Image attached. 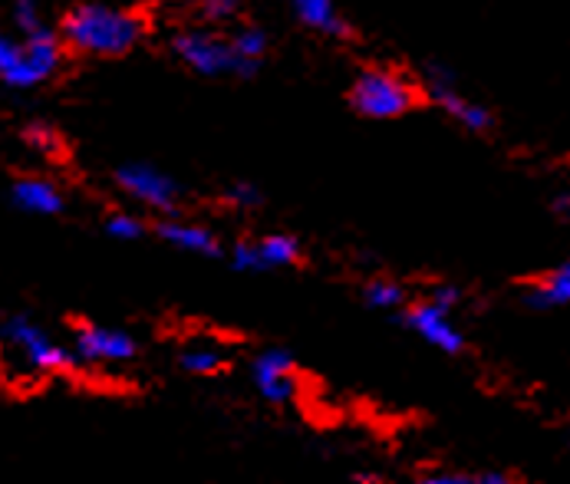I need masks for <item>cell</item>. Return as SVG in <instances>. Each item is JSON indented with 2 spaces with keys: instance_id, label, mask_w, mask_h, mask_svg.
<instances>
[{
  "instance_id": "cell-1",
  "label": "cell",
  "mask_w": 570,
  "mask_h": 484,
  "mask_svg": "<svg viewBox=\"0 0 570 484\" xmlns=\"http://www.w3.org/2000/svg\"><path fill=\"white\" fill-rule=\"evenodd\" d=\"M57 30L67 53L89 60H119L146 40L149 13L139 7L77 3L60 17Z\"/></svg>"
},
{
  "instance_id": "cell-2",
  "label": "cell",
  "mask_w": 570,
  "mask_h": 484,
  "mask_svg": "<svg viewBox=\"0 0 570 484\" xmlns=\"http://www.w3.org/2000/svg\"><path fill=\"white\" fill-rule=\"evenodd\" d=\"M67 60L60 30L50 27L37 37H17L0 23V82L7 89H37L50 82Z\"/></svg>"
},
{
  "instance_id": "cell-3",
  "label": "cell",
  "mask_w": 570,
  "mask_h": 484,
  "mask_svg": "<svg viewBox=\"0 0 570 484\" xmlns=\"http://www.w3.org/2000/svg\"><path fill=\"white\" fill-rule=\"evenodd\" d=\"M425 99L422 80H412L396 67H366L350 86V106L366 119H400Z\"/></svg>"
},
{
  "instance_id": "cell-4",
  "label": "cell",
  "mask_w": 570,
  "mask_h": 484,
  "mask_svg": "<svg viewBox=\"0 0 570 484\" xmlns=\"http://www.w3.org/2000/svg\"><path fill=\"white\" fill-rule=\"evenodd\" d=\"M171 53L198 77L208 80H222V77H235V80H247L257 70L247 67L238 57V50L232 47V37L212 27H185L171 37Z\"/></svg>"
},
{
  "instance_id": "cell-5",
  "label": "cell",
  "mask_w": 570,
  "mask_h": 484,
  "mask_svg": "<svg viewBox=\"0 0 570 484\" xmlns=\"http://www.w3.org/2000/svg\"><path fill=\"white\" fill-rule=\"evenodd\" d=\"M0 349H3V356L10 353L13 359H20L33 376H63V373H70L77 366L67 343L53 339L40 323H33L23 314L3 320V326H0Z\"/></svg>"
},
{
  "instance_id": "cell-6",
  "label": "cell",
  "mask_w": 570,
  "mask_h": 484,
  "mask_svg": "<svg viewBox=\"0 0 570 484\" xmlns=\"http://www.w3.org/2000/svg\"><path fill=\"white\" fill-rule=\"evenodd\" d=\"M116 188L142 205L146 211H156L163 218H175L181 205V185L149 161H126L116 168Z\"/></svg>"
},
{
  "instance_id": "cell-7",
  "label": "cell",
  "mask_w": 570,
  "mask_h": 484,
  "mask_svg": "<svg viewBox=\"0 0 570 484\" xmlns=\"http://www.w3.org/2000/svg\"><path fill=\"white\" fill-rule=\"evenodd\" d=\"M70 353L77 363H86V366H119V363H132L139 356V343L126 329L80 320L73 323Z\"/></svg>"
},
{
  "instance_id": "cell-8",
  "label": "cell",
  "mask_w": 570,
  "mask_h": 484,
  "mask_svg": "<svg viewBox=\"0 0 570 484\" xmlns=\"http://www.w3.org/2000/svg\"><path fill=\"white\" fill-rule=\"evenodd\" d=\"M250 383L261 399L271 405H291L301 399V366L284 349H264L250 363Z\"/></svg>"
},
{
  "instance_id": "cell-9",
  "label": "cell",
  "mask_w": 570,
  "mask_h": 484,
  "mask_svg": "<svg viewBox=\"0 0 570 484\" xmlns=\"http://www.w3.org/2000/svg\"><path fill=\"white\" fill-rule=\"evenodd\" d=\"M422 89H425V99L435 102V106H442L462 129H469V132H489L491 126H494L491 112L482 102H475V99H469V96H462L455 89V80H452V73L445 67H435L432 63L425 70V77H422Z\"/></svg>"
},
{
  "instance_id": "cell-10",
  "label": "cell",
  "mask_w": 570,
  "mask_h": 484,
  "mask_svg": "<svg viewBox=\"0 0 570 484\" xmlns=\"http://www.w3.org/2000/svg\"><path fill=\"white\" fill-rule=\"evenodd\" d=\"M304 260V247L294 235H261V238H242L235 241L232 264L242 274H257V270H277V267H297Z\"/></svg>"
},
{
  "instance_id": "cell-11",
  "label": "cell",
  "mask_w": 570,
  "mask_h": 484,
  "mask_svg": "<svg viewBox=\"0 0 570 484\" xmlns=\"http://www.w3.org/2000/svg\"><path fill=\"white\" fill-rule=\"evenodd\" d=\"M403 320H406L412 333H419L429 346H435L442 353H452L455 356V353L465 349V336H462V329L452 320V310L442 307V304H435V300H429V297L409 304Z\"/></svg>"
},
{
  "instance_id": "cell-12",
  "label": "cell",
  "mask_w": 570,
  "mask_h": 484,
  "mask_svg": "<svg viewBox=\"0 0 570 484\" xmlns=\"http://www.w3.org/2000/svg\"><path fill=\"white\" fill-rule=\"evenodd\" d=\"M10 201L17 211L23 215H37V218H53L67 208L63 188L47 178V175H23L10 185Z\"/></svg>"
},
{
  "instance_id": "cell-13",
  "label": "cell",
  "mask_w": 570,
  "mask_h": 484,
  "mask_svg": "<svg viewBox=\"0 0 570 484\" xmlns=\"http://www.w3.org/2000/svg\"><path fill=\"white\" fill-rule=\"evenodd\" d=\"M156 235L165 244H171L178 250H188V254H198V257H218L222 254V241H218V235L212 228L185 221L181 215L156 221Z\"/></svg>"
},
{
  "instance_id": "cell-14",
  "label": "cell",
  "mask_w": 570,
  "mask_h": 484,
  "mask_svg": "<svg viewBox=\"0 0 570 484\" xmlns=\"http://www.w3.org/2000/svg\"><path fill=\"white\" fill-rule=\"evenodd\" d=\"M294 17L304 30L321 33L326 40H356V27L330 3V0H297Z\"/></svg>"
},
{
  "instance_id": "cell-15",
  "label": "cell",
  "mask_w": 570,
  "mask_h": 484,
  "mask_svg": "<svg viewBox=\"0 0 570 484\" xmlns=\"http://www.w3.org/2000/svg\"><path fill=\"white\" fill-rule=\"evenodd\" d=\"M178 363L188 376H222L228 369V356L218 343L212 339H198V343H185V349L178 353Z\"/></svg>"
},
{
  "instance_id": "cell-16",
  "label": "cell",
  "mask_w": 570,
  "mask_h": 484,
  "mask_svg": "<svg viewBox=\"0 0 570 484\" xmlns=\"http://www.w3.org/2000/svg\"><path fill=\"white\" fill-rule=\"evenodd\" d=\"M528 300L534 307H564V304H570V260H564L548 277L534 280L528 287Z\"/></svg>"
},
{
  "instance_id": "cell-17",
  "label": "cell",
  "mask_w": 570,
  "mask_h": 484,
  "mask_svg": "<svg viewBox=\"0 0 570 484\" xmlns=\"http://www.w3.org/2000/svg\"><path fill=\"white\" fill-rule=\"evenodd\" d=\"M228 37H232V47L238 50V57L245 60L247 67L261 70V63H264V57H267V47H271L267 30L257 27V23H235Z\"/></svg>"
},
{
  "instance_id": "cell-18",
  "label": "cell",
  "mask_w": 570,
  "mask_h": 484,
  "mask_svg": "<svg viewBox=\"0 0 570 484\" xmlns=\"http://www.w3.org/2000/svg\"><path fill=\"white\" fill-rule=\"evenodd\" d=\"M20 139H23V146H30V149H33L37 156H43V159H63V152H67L60 129L50 126V122H43V119L27 122L23 132H20Z\"/></svg>"
},
{
  "instance_id": "cell-19",
  "label": "cell",
  "mask_w": 570,
  "mask_h": 484,
  "mask_svg": "<svg viewBox=\"0 0 570 484\" xmlns=\"http://www.w3.org/2000/svg\"><path fill=\"white\" fill-rule=\"evenodd\" d=\"M363 300L373 307V310H383V314H393V310H403L409 304V294L403 284H396L393 277H373L366 287H363Z\"/></svg>"
},
{
  "instance_id": "cell-20",
  "label": "cell",
  "mask_w": 570,
  "mask_h": 484,
  "mask_svg": "<svg viewBox=\"0 0 570 484\" xmlns=\"http://www.w3.org/2000/svg\"><path fill=\"white\" fill-rule=\"evenodd\" d=\"M17 37H37L43 30H50L53 23L47 20V13L37 3H13L10 7V23H7Z\"/></svg>"
},
{
  "instance_id": "cell-21",
  "label": "cell",
  "mask_w": 570,
  "mask_h": 484,
  "mask_svg": "<svg viewBox=\"0 0 570 484\" xmlns=\"http://www.w3.org/2000/svg\"><path fill=\"white\" fill-rule=\"evenodd\" d=\"M106 235L112 241H139L149 235V225L142 215H132V211H112L106 218Z\"/></svg>"
},
{
  "instance_id": "cell-22",
  "label": "cell",
  "mask_w": 570,
  "mask_h": 484,
  "mask_svg": "<svg viewBox=\"0 0 570 484\" xmlns=\"http://www.w3.org/2000/svg\"><path fill=\"white\" fill-rule=\"evenodd\" d=\"M198 17H202V27L222 30V27H235L238 23L242 7L235 0H212V3H202L198 7Z\"/></svg>"
},
{
  "instance_id": "cell-23",
  "label": "cell",
  "mask_w": 570,
  "mask_h": 484,
  "mask_svg": "<svg viewBox=\"0 0 570 484\" xmlns=\"http://www.w3.org/2000/svg\"><path fill=\"white\" fill-rule=\"evenodd\" d=\"M225 201H228L232 208H238V211H254V208L264 205V195H261V188L250 185V181H235V185L225 191Z\"/></svg>"
},
{
  "instance_id": "cell-24",
  "label": "cell",
  "mask_w": 570,
  "mask_h": 484,
  "mask_svg": "<svg viewBox=\"0 0 570 484\" xmlns=\"http://www.w3.org/2000/svg\"><path fill=\"white\" fill-rule=\"evenodd\" d=\"M419 484H482V478L459 475V472H422Z\"/></svg>"
},
{
  "instance_id": "cell-25",
  "label": "cell",
  "mask_w": 570,
  "mask_h": 484,
  "mask_svg": "<svg viewBox=\"0 0 570 484\" xmlns=\"http://www.w3.org/2000/svg\"><path fill=\"white\" fill-rule=\"evenodd\" d=\"M482 484H518L514 478H508V475H482Z\"/></svg>"
},
{
  "instance_id": "cell-26",
  "label": "cell",
  "mask_w": 570,
  "mask_h": 484,
  "mask_svg": "<svg viewBox=\"0 0 570 484\" xmlns=\"http://www.w3.org/2000/svg\"><path fill=\"white\" fill-rule=\"evenodd\" d=\"M561 211H564V215H568V218H570V191H568V195H564V198H561Z\"/></svg>"
},
{
  "instance_id": "cell-27",
  "label": "cell",
  "mask_w": 570,
  "mask_h": 484,
  "mask_svg": "<svg viewBox=\"0 0 570 484\" xmlns=\"http://www.w3.org/2000/svg\"><path fill=\"white\" fill-rule=\"evenodd\" d=\"M3 373H7V359H3V349H0V379H3Z\"/></svg>"
}]
</instances>
